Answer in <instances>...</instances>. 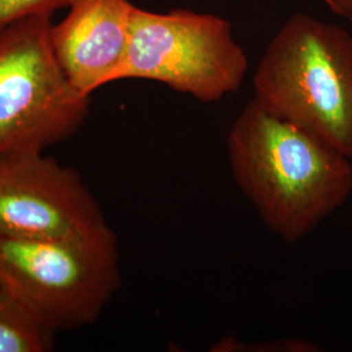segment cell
<instances>
[{
    "label": "cell",
    "mask_w": 352,
    "mask_h": 352,
    "mask_svg": "<svg viewBox=\"0 0 352 352\" xmlns=\"http://www.w3.org/2000/svg\"><path fill=\"white\" fill-rule=\"evenodd\" d=\"M69 3L71 0H0V30L32 16L52 14Z\"/></svg>",
    "instance_id": "9"
},
{
    "label": "cell",
    "mask_w": 352,
    "mask_h": 352,
    "mask_svg": "<svg viewBox=\"0 0 352 352\" xmlns=\"http://www.w3.org/2000/svg\"><path fill=\"white\" fill-rule=\"evenodd\" d=\"M230 171L267 230L287 244L314 232L352 196V161L251 100L227 136Z\"/></svg>",
    "instance_id": "1"
},
{
    "label": "cell",
    "mask_w": 352,
    "mask_h": 352,
    "mask_svg": "<svg viewBox=\"0 0 352 352\" xmlns=\"http://www.w3.org/2000/svg\"><path fill=\"white\" fill-rule=\"evenodd\" d=\"M0 285L55 334L88 327L120 287L111 227L80 238L0 235Z\"/></svg>",
    "instance_id": "3"
},
{
    "label": "cell",
    "mask_w": 352,
    "mask_h": 352,
    "mask_svg": "<svg viewBox=\"0 0 352 352\" xmlns=\"http://www.w3.org/2000/svg\"><path fill=\"white\" fill-rule=\"evenodd\" d=\"M129 0H71L68 13L51 26V45L69 81L85 96L116 81L124 62Z\"/></svg>",
    "instance_id": "7"
},
{
    "label": "cell",
    "mask_w": 352,
    "mask_h": 352,
    "mask_svg": "<svg viewBox=\"0 0 352 352\" xmlns=\"http://www.w3.org/2000/svg\"><path fill=\"white\" fill-rule=\"evenodd\" d=\"M80 174L42 153L0 157V235L80 238L109 228Z\"/></svg>",
    "instance_id": "6"
},
{
    "label": "cell",
    "mask_w": 352,
    "mask_h": 352,
    "mask_svg": "<svg viewBox=\"0 0 352 352\" xmlns=\"http://www.w3.org/2000/svg\"><path fill=\"white\" fill-rule=\"evenodd\" d=\"M330 11L340 16H352V0H324Z\"/></svg>",
    "instance_id": "10"
},
{
    "label": "cell",
    "mask_w": 352,
    "mask_h": 352,
    "mask_svg": "<svg viewBox=\"0 0 352 352\" xmlns=\"http://www.w3.org/2000/svg\"><path fill=\"white\" fill-rule=\"evenodd\" d=\"M267 113L312 133L352 161V36L307 13L292 14L253 76Z\"/></svg>",
    "instance_id": "2"
},
{
    "label": "cell",
    "mask_w": 352,
    "mask_h": 352,
    "mask_svg": "<svg viewBox=\"0 0 352 352\" xmlns=\"http://www.w3.org/2000/svg\"><path fill=\"white\" fill-rule=\"evenodd\" d=\"M52 14L0 30V157L42 153L84 124L90 97L64 74L51 45Z\"/></svg>",
    "instance_id": "4"
},
{
    "label": "cell",
    "mask_w": 352,
    "mask_h": 352,
    "mask_svg": "<svg viewBox=\"0 0 352 352\" xmlns=\"http://www.w3.org/2000/svg\"><path fill=\"white\" fill-rule=\"evenodd\" d=\"M55 333L0 285V352H46Z\"/></svg>",
    "instance_id": "8"
},
{
    "label": "cell",
    "mask_w": 352,
    "mask_h": 352,
    "mask_svg": "<svg viewBox=\"0 0 352 352\" xmlns=\"http://www.w3.org/2000/svg\"><path fill=\"white\" fill-rule=\"evenodd\" d=\"M247 72V54L226 19L190 10L151 12L135 6L116 81L151 80L212 103L236 93Z\"/></svg>",
    "instance_id": "5"
}]
</instances>
